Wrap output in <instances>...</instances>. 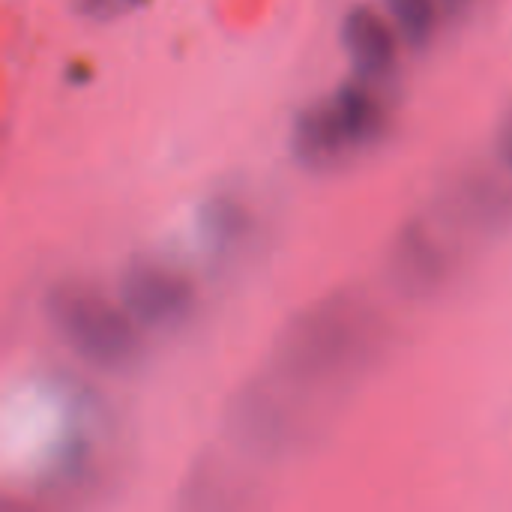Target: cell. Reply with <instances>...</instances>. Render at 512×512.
Masks as SVG:
<instances>
[{
    "label": "cell",
    "instance_id": "7",
    "mask_svg": "<svg viewBox=\"0 0 512 512\" xmlns=\"http://www.w3.org/2000/svg\"><path fill=\"white\" fill-rule=\"evenodd\" d=\"M384 3L390 21L396 24V30L411 48H423L432 42L441 0H384Z\"/></svg>",
    "mask_w": 512,
    "mask_h": 512
},
{
    "label": "cell",
    "instance_id": "10",
    "mask_svg": "<svg viewBox=\"0 0 512 512\" xmlns=\"http://www.w3.org/2000/svg\"><path fill=\"white\" fill-rule=\"evenodd\" d=\"M498 156H501L504 168L512 174V114L504 120V126L498 132Z\"/></svg>",
    "mask_w": 512,
    "mask_h": 512
},
{
    "label": "cell",
    "instance_id": "1",
    "mask_svg": "<svg viewBox=\"0 0 512 512\" xmlns=\"http://www.w3.org/2000/svg\"><path fill=\"white\" fill-rule=\"evenodd\" d=\"M45 315L51 330L81 363L114 375L138 366V324L120 303H111L81 285H63L48 294Z\"/></svg>",
    "mask_w": 512,
    "mask_h": 512
},
{
    "label": "cell",
    "instance_id": "3",
    "mask_svg": "<svg viewBox=\"0 0 512 512\" xmlns=\"http://www.w3.org/2000/svg\"><path fill=\"white\" fill-rule=\"evenodd\" d=\"M342 48L354 66V75L369 84H381L393 75L399 42L393 27L369 6H354L342 21Z\"/></svg>",
    "mask_w": 512,
    "mask_h": 512
},
{
    "label": "cell",
    "instance_id": "11",
    "mask_svg": "<svg viewBox=\"0 0 512 512\" xmlns=\"http://www.w3.org/2000/svg\"><path fill=\"white\" fill-rule=\"evenodd\" d=\"M471 3H474V0H441V6H444L450 15H462Z\"/></svg>",
    "mask_w": 512,
    "mask_h": 512
},
{
    "label": "cell",
    "instance_id": "6",
    "mask_svg": "<svg viewBox=\"0 0 512 512\" xmlns=\"http://www.w3.org/2000/svg\"><path fill=\"white\" fill-rule=\"evenodd\" d=\"M444 276V258L432 240L411 228L396 249V279L405 291H429Z\"/></svg>",
    "mask_w": 512,
    "mask_h": 512
},
{
    "label": "cell",
    "instance_id": "2",
    "mask_svg": "<svg viewBox=\"0 0 512 512\" xmlns=\"http://www.w3.org/2000/svg\"><path fill=\"white\" fill-rule=\"evenodd\" d=\"M120 306L144 330H174L192 315V285L162 267V264H135L120 279Z\"/></svg>",
    "mask_w": 512,
    "mask_h": 512
},
{
    "label": "cell",
    "instance_id": "4",
    "mask_svg": "<svg viewBox=\"0 0 512 512\" xmlns=\"http://www.w3.org/2000/svg\"><path fill=\"white\" fill-rule=\"evenodd\" d=\"M291 153L309 171L333 168L339 159H345L351 153V144L339 126V117H336L330 99L321 105H312L309 111H303L297 117L294 132H291Z\"/></svg>",
    "mask_w": 512,
    "mask_h": 512
},
{
    "label": "cell",
    "instance_id": "8",
    "mask_svg": "<svg viewBox=\"0 0 512 512\" xmlns=\"http://www.w3.org/2000/svg\"><path fill=\"white\" fill-rule=\"evenodd\" d=\"M240 213L231 207V204H216L213 213L204 219V234H207V243L210 246H225L228 240H234L240 234Z\"/></svg>",
    "mask_w": 512,
    "mask_h": 512
},
{
    "label": "cell",
    "instance_id": "5",
    "mask_svg": "<svg viewBox=\"0 0 512 512\" xmlns=\"http://www.w3.org/2000/svg\"><path fill=\"white\" fill-rule=\"evenodd\" d=\"M369 87H372L369 81L357 78L330 96V105L339 117V126L351 150H366L384 135V108Z\"/></svg>",
    "mask_w": 512,
    "mask_h": 512
},
{
    "label": "cell",
    "instance_id": "9",
    "mask_svg": "<svg viewBox=\"0 0 512 512\" xmlns=\"http://www.w3.org/2000/svg\"><path fill=\"white\" fill-rule=\"evenodd\" d=\"M138 0H81V12H87L90 18H108L117 15L129 6H135Z\"/></svg>",
    "mask_w": 512,
    "mask_h": 512
}]
</instances>
